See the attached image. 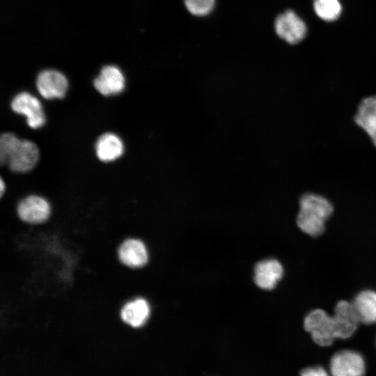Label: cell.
I'll return each instance as SVG.
<instances>
[{
	"label": "cell",
	"instance_id": "6da1fadb",
	"mask_svg": "<svg viewBox=\"0 0 376 376\" xmlns=\"http://www.w3.org/2000/svg\"><path fill=\"white\" fill-rule=\"evenodd\" d=\"M39 158V150L33 142L20 140L13 133H4L0 139V162L7 164L15 172L32 169Z\"/></svg>",
	"mask_w": 376,
	"mask_h": 376
},
{
	"label": "cell",
	"instance_id": "7a4b0ae2",
	"mask_svg": "<svg viewBox=\"0 0 376 376\" xmlns=\"http://www.w3.org/2000/svg\"><path fill=\"white\" fill-rule=\"evenodd\" d=\"M299 207L297 218L299 228L311 237L322 235L325 228V221L334 211L331 202L321 195L306 193L301 197Z\"/></svg>",
	"mask_w": 376,
	"mask_h": 376
},
{
	"label": "cell",
	"instance_id": "3957f363",
	"mask_svg": "<svg viewBox=\"0 0 376 376\" xmlns=\"http://www.w3.org/2000/svg\"><path fill=\"white\" fill-rule=\"evenodd\" d=\"M304 327L313 340L320 346H329L336 338L333 317L322 309L308 313L304 318Z\"/></svg>",
	"mask_w": 376,
	"mask_h": 376
},
{
	"label": "cell",
	"instance_id": "277c9868",
	"mask_svg": "<svg viewBox=\"0 0 376 376\" xmlns=\"http://www.w3.org/2000/svg\"><path fill=\"white\" fill-rule=\"evenodd\" d=\"M16 215L20 221L29 225L46 223L52 215L49 203L38 195H30L22 198L16 207Z\"/></svg>",
	"mask_w": 376,
	"mask_h": 376
},
{
	"label": "cell",
	"instance_id": "5b68a950",
	"mask_svg": "<svg viewBox=\"0 0 376 376\" xmlns=\"http://www.w3.org/2000/svg\"><path fill=\"white\" fill-rule=\"evenodd\" d=\"M329 368L332 376H364L366 373L363 357L350 350L335 353L330 360Z\"/></svg>",
	"mask_w": 376,
	"mask_h": 376
},
{
	"label": "cell",
	"instance_id": "8992f818",
	"mask_svg": "<svg viewBox=\"0 0 376 376\" xmlns=\"http://www.w3.org/2000/svg\"><path fill=\"white\" fill-rule=\"evenodd\" d=\"M117 258L125 267L136 269L148 262V252L145 243L136 237L125 239L118 246Z\"/></svg>",
	"mask_w": 376,
	"mask_h": 376
},
{
	"label": "cell",
	"instance_id": "52a82bcc",
	"mask_svg": "<svg viewBox=\"0 0 376 376\" xmlns=\"http://www.w3.org/2000/svg\"><path fill=\"white\" fill-rule=\"evenodd\" d=\"M276 34L290 44L300 42L306 36L304 22L292 10H286L279 15L274 22Z\"/></svg>",
	"mask_w": 376,
	"mask_h": 376
},
{
	"label": "cell",
	"instance_id": "ba28073f",
	"mask_svg": "<svg viewBox=\"0 0 376 376\" xmlns=\"http://www.w3.org/2000/svg\"><path fill=\"white\" fill-rule=\"evenodd\" d=\"M12 109L19 114L25 115L29 127L33 129L42 127L45 123V116L40 101L26 92H22L13 99Z\"/></svg>",
	"mask_w": 376,
	"mask_h": 376
},
{
	"label": "cell",
	"instance_id": "9c48e42d",
	"mask_svg": "<svg viewBox=\"0 0 376 376\" xmlns=\"http://www.w3.org/2000/svg\"><path fill=\"white\" fill-rule=\"evenodd\" d=\"M36 86L44 98H62L67 92L68 82L61 72L55 70H45L38 75Z\"/></svg>",
	"mask_w": 376,
	"mask_h": 376
},
{
	"label": "cell",
	"instance_id": "30bf717a",
	"mask_svg": "<svg viewBox=\"0 0 376 376\" xmlns=\"http://www.w3.org/2000/svg\"><path fill=\"white\" fill-rule=\"evenodd\" d=\"M150 315L148 301L141 297H136L125 302L119 311L123 323L132 328L143 326Z\"/></svg>",
	"mask_w": 376,
	"mask_h": 376
},
{
	"label": "cell",
	"instance_id": "8fae6325",
	"mask_svg": "<svg viewBox=\"0 0 376 376\" xmlns=\"http://www.w3.org/2000/svg\"><path fill=\"white\" fill-rule=\"evenodd\" d=\"M332 317L336 338H350L354 334L359 323L352 303L347 301L337 303Z\"/></svg>",
	"mask_w": 376,
	"mask_h": 376
},
{
	"label": "cell",
	"instance_id": "7c38bea8",
	"mask_svg": "<svg viewBox=\"0 0 376 376\" xmlns=\"http://www.w3.org/2000/svg\"><path fill=\"white\" fill-rule=\"evenodd\" d=\"M93 85L103 95H116L125 88V77L118 67L106 65L94 79Z\"/></svg>",
	"mask_w": 376,
	"mask_h": 376
},
{
	"label": "cell",
	"instance_id": "4fadbf2b",
	"mask_svg": "<svg viewBox=\"0 0 376 376\" xmlns=\"http://www.w3.org/2000/svg\"><path fill=\"white\" fill-rule=\"evenodd\" d=\"M354 120L368 134L376 148V95L366 97L361 101Z\"/></svg>",
	"mask_w": 376,
	"mask_h": 376
},
{
	"label": "cell",
	"instance_id": "5bb4252c",
	"mask_svg": "<svg viewBox=\"0 0 376 376\" xmlns=\"http://www.w3.org/2000/svg\"><path fill=\"white\" fill-rule=\"evenodd\" d=\"M254 273V281L258 287L272 290L282 278L283 269L278 260L267 259L257 263Z\"/></svg>",
	"mask_w": 376,
	"mask_h": 376
},
{
	"label": "cell",
	"instance_id": "9a60e30c",
	"mask_svg": "<svg viewBox=\"0 0 376 376\" xmlns=\"http://www.w3.org/2000/svg\"><path fill=\"white\" fill-rule=\"evenodd\" d=\"M352 305L359 322L366 324L376 323V291H361Z\"/></svg>",
	"mask_w": 376,
	"mask_h": 376
},
{
	"label": "cell",
	"instance_id": "2e32d148",
	"mask_svg": "<svg viewBox=\"0 0 376 376\" xmlns=\"http://www.w3.org/2000/svg\"><path fill=\"white\" fill-rule=\"evenodd\" d=\"M123 143L121 139L113 133L101 135L95 144L96 155L102 162H111L123 152Z\"/></svg>",
	"mask_w": 376,
	"mask_h": 376
},
{
	"label": "cell",
	"instance_id": "e0dca14e",
	"mask_svg": "<svg viewBox=\"0 0 376 376\" xmlns=\"http://www.w3.org/2000/svg\"><path fill=\"white\" fill-rule=\"evenodd\" d=\"M314 9L321 19L333 21L339 17L341 6L338 0H315Z\"/></svg>",
	"mask_w": 376,
	"mask_h": 376
},
{
	"label": "cell",
	"instance_id": "ac0fdd59",
	"mask_svg": "<svg viewBox=\"0 0 376 376\" xmlns=\"http://www.w3.org/2000/svg\"><path fill=\"white\" fill-rule=\"evenodd\" d=\"M216 0H184L187 10L195 16H205L210 13Z\"/></svg>",
	"mask_w": 376,
	"mask_h": 376
},
{
	"label": "cell",
	"instance_id": "d6986e66",
	"mask_svg": "<svg viewBox=\"0 0 376 376\" xmlns=\"http://www.w3.org/2000/svg\"><path fill=\"white\" fill-rule=\"evenodd\" d=\"M300 376H329L326 370L319 366L308 367L304 369Z\"/></svg>",
	"mask_w": 376,
	"mask_h": 376
},
{
	"label": "cell",
	"instance_id": "ffe728a7",
	"mask_svg": "<svg viewBox=\"0 0 376 376\" xmlns=\"http://www.w3.org/2000/svg\"><path fill=\"white\" fill-rule=\"evenodd\" d=\"M0 186H1V196H2L3 195L5 188H6V186L2 179H1Z\"/></svg>",
	"mask_w": 376,
	"mask_h": 376
},
{
	"label": "cell",
	"instance_id": "44dd1931",
	"mask_svg": "<svg viewBox=\"0 0 376 376\" xmlns=\"http://www.w3.org/2000/svg\"><path fill=\"white\" fill-rule=\"evenodd\" d=\"M41 227H42V226H41ZM44 230H45V229H44ZM46 232H47V231H46ZM54 238H55V237H54ZM56 240H57V239H56ZM59 242H60V241H59ZM61 243H62V242H61ZM62 244H63V243H62ZM65 245H67V244H65ZM67 246H69V245H67Z\"/></svg>",
	"mask_w": 376,
	"mask_h": 376
}]
</instances>
